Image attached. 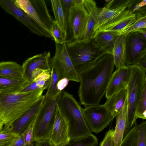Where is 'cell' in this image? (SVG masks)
Masks as SVG:
<instances>
[{"label":"cell","instance_id":"1","mask_svg":"<svg viewBox=\"0 0 146 146\" xmlns=\"http://www.w3.org/2000/svg\"><path fill=\"white\" fill-rule=\"evenodd\" d=\"M115 66L113 55L105 54L91 67L79 72L80 103L86 106L99 104L105 95Z\"/></svg>","mask_w":146,"mask_h":146},{"label":"cell","instance_id":"2","mask_svg":"<svg viewBox=\"0 0 146 146\" xmlns=\"http://www.w3.org/2000/svg\"><path fill=\"white\" fill-rule=\"evenodd\" d=\"M44 89L25 93H0V121L4 127L10 125L44 96Z\"/></svg>","mask_w":146,"mask_h":146},{"label":"cell","instance_id":"3","mask_svg":"<svg viewBox=\"0 0 146 146\" xmlns=\"http://www.w3.org/2000/svg\"><path fill=\"white\" fill-rule=\"evenodd\" d=\"M58 106L68 125L70 139L80 138L92 133L82 112V107L73 96L62 90Z\"/></svg>","mask_w":146,"mask_h":146},{"label":"cell","instance_id":"4","mask_svg":"<svg viewBox=\"0 0 146 146\" xmlns=\"http://www.w3.org/2000/svg\"><path fill=\"white\" fill-rule=\"evenodd\" d=\"M65 44L68 55L78 73L91 67L108 53L100 50L92 39L88 42L74 40Z\"/></svg>","mask_w":146,"mask_h":146},{"label":"cell","instance_id":"5","mask_svg":"<svg viewBox=\"0 0 146 146\" xmlns=\"http://www.w3.org/2000/svg\"><path fill=\"white\" fill-rule=\"evenodd\" d=\"M59 92L52 97L44 100L35 117L33 124V141L50 140L54 125L57 105L62 94Z\"/></svg>","mask_w":146,"mask_h":146},{"label":"cell","instance_id":"6","mask_svg":"<svg viewBox=\"0 0 146 146\" xmlns=\"http://www.w3.org/2000/svg\"><path fill=\"white\" fill-rule=\"evenodd\" d=\"M132 72L127 88V116L124 135L136 122L135 114L137 104L146 87V70L137 64L132 65Z\"/></svg>","mask_w":146,"mask_h":146},{"label":"cell","instance_id":"7","mask_svg":"<svg viewBox=\"0 0 146 146\" xmlns=\"http://www.w3.org/2000/svg\"><path fill=\"white\" fill-rule=\"evenodd\" d=\"M15 5L33 19L41 27L44 36L52 38L51 33L54 21L44 0H13Z\"/></svg>","mask_w":146,"mask_h":146},{"label":"cell","instance_id":"8","mask_svg":"<svg viewBox=\"0 0 146 146\" xmlns=\"http://www.w3.org/2000/svg\"><path fill=\"white\" fill-rule=\"evenodd\" d=\"M50 64L51 66H53L56 69L59 80L66 78L69 81L80 82L78 73L68 55L65 43L61 44L55 43V54L50 58Z\"/></svg>","mask_w":146,"mask_h":146},{"label":"cell","instance_id":"9","mask_svg":"<svg viewBox=\"0 0 146 146\" xmlns=\"http://www.w3.org/2000/svg\"><path fill=\"white\" fill-rule=\"evenodd\" d=\"M82 112L90 129L96 133L102 131L114 118L103 105L86 106L82 108Z\"/></svg>","mask_w":146,"mask_h":146},{"label":"cell","instance_id":"10","mask_svg":"<svg viewBox=\"0 0 146 146\" xmlns=\"http://www.w3.org/2000/svg\"><path fill=\"white\" fill-rule=\"evenodd\" d=\"M88 15L84 0H74L70 12L67 30V35L68 32H70L74 40L77 39L83 33Z\"/></svg>","mask_w":146,"mask_h":146},{"label":"cell","instance_id":"11","mask_svg":"<svg viewBox=\"0 0 146 146\" xmlns=\"http://www.w3.org/2000/svg\"><path fill=\"white\" fill-rule=\"evenodd\" d=\"M125 64H137L146 56V39L139 33L133 31L125 35Z\"/></svg>","mask_w":146,"mask_h":146},{"label":"cell","instance_id":"12","mask_svg":"<svg viewBox=\"0 0 146 146\" xmlns=\"http://www.w3.org/2000/svg\"><path fill=\"white\" fill-rule=\"evenodd\" d=\"M0 6L8 14L27 27L32 33L40 36L44 33L40 25L21 9L17 7L12 0H0Z\"/></svg>","mask_w":146,"mask_h":146},{"label":"cell","instance_id":"13","mask_svg":"<svg viewBox=\"0 0 146 146\" xmlns=\"http://www.w3.org/2000/svg\"><path fill=\"white\" fill-rule=\"evenodd\" d=\"M132 72V65H125L116 68L112 74L106 90L105 95L107 99L127 88Z\"/></svg>","mask_w":146,"mask_h":146},{"label":"cell","instance_id":"14","mask_svg":"<svg viewBox=\"0 0 146 146\" xmlns=\"http://www.w3.org/2000/svg\"><path fill=\"white\" fill-rule=\"evenodd\" d=\"M58 104L56 109L54 122L50 139L55 146L65 144L70 140L68 123Z\"/></svg>","mask_w":146,"mask_h":146},{"label":"cell","instance_id":"15","mask_svg":"<svg viewBox=\"0 0 146 146\" xmlns=\"http://www.w3.org/2000/svg\"><path fill=\"white\" fill-rule=\"evenodd\" d=\"M50 57V52L46 51L26 60L21 66L25 79L29 81H32V73L36 69L51 71Z\"/></svg>","mask_w":146,"mask_h":146},{"label":"cell","instance_id":"16","mask_svg":"<svg viewBox=\"0 0 146 146\" xmlns=\"http://www.w3.org/2000/svg\"><path fill=\"white\" fill-rule=\"evenodd\" d=\"M136 19L134 13L125 9L102 25L95 33L101 31H113L121 34L122 32L134 23Z\"/></svg>","mask_w":146,"mask_h":146},{"label":"cell","instance_id":"17","mask_svg":"<svg viewBox=\"0 0 146 146\" xmlns=\"http://www.w3.org/2000/svg\"><path fill=\"white\" fill-rule=\"evenodd\" d=\"M84 2L88 10V18L83 33L76 40L80 41L88 42L92 39L94 34V29L101 8L97 7L94 0H84Z\"/></svg>","mask_w":146,"mask_h":146},{"label":"cell","instance_id":"18","mask_svg":"<svg viewBox=\"0 0 146 146\" xmlns=\"http://www.w3.org/2000/svg\"><path fill=\"white\" fill-rule=\"evenodd\" d=\"M44 96L37 102L32 107L12 124L4 127L10 131L20 135L29 126L35 118L37 112L44 101Z\"/></svg>","mask_w":146,"mask_h":146},{"label":"cell","instance_id":"19","mask_svg":"<svg viewBox=\"0 0 146 146\" xmlns=\"http://www.w3.org/2000/svg\"><path fill=\"white\" fill-rule=\"evenodd\" d=\"M120 35L115 32L98 31L95 33L92 39L100 50L112 54L114 43Z\"/></svg>","mask_w":146,"mask_h":146},{"label":"cell","instance_id":"20","mask_svg":"<svg viewBox=\"0 0 146 146\" xmlns=\"http://www.w3.org/2000/svg\"><path fill=\"white\" fill-rule=\"evenodd\" d=\"M127 88L116 93L107 100L103 105L115 118L122 110L127 100Z\"/></svg>","mask_w":146,"mask_h":146},{"label":"cell","instance_id":"21","mask_svg":"<svg viewBox=\"0 0 146 146\" xmlns=\"http://www.w3.org/2000/svg\"><path fill=\"white\" fill-rule=\"evenodd\" d=\"M127 116V100L121 111L115 117L116 124L114 131L115 146H119L123 138Z\"/></svg>","mask_w":146,"mask_h":146},{"label":"cell","instance_id":"22","mask_svg":"<svg viewBox=\"0 0 146 146\" xmlns=\"http://www.w3.org/2000/svg\"><path fill=\"white\" fill-rule=\"evenodd\" d=\"M29 81L26 80H19L0 76V93H19Z\"/></svg>","mask_w":146,"mask_h":146},{"label":"cell","instance_id":"23","mask_svg":"<svg viewBox=\"0 0 146 146\" xmlns=\"http://www.w3.org/2000/svg\"><path fill=\"white\" fill-rule=\"evenodd\" d=\"M0 76L19 80H25L22 66L16 62L9 61L0 62Z\"/></svg>","mask_w":146,"mask_h":146},{"label":"cell","instance_id":"24","mask_svg":"<svg viewBox=\"0 0 146 146\" xmlns=\"http://www.w3.org/2000/svg\"><path fill=\"white\" fill-rule=\"evenodd\" d=\"M112 54L116 68L125 65V35L120 34L118 36L114 43Z\"/></svg>","mask_w":146,"mask_h":146},{"label":"cell","instance_id":"25","mask_svg":"<svg viewBox=\"0 0 146 146\" xmlns=\"http://www.w3.org/2000/svg\"><path fill=\"white\" fill-rule=\"evenodd\" d=\"M127 7H122L112 10L107 9L105 7L101 8L94 28V33L102 25L125 10Z\"/></svg>","mask_w":146,"mask_h":146},{"label":"cell","instance_id":"26","mask_svg":"<svg viewBox=\"0 0 146 146\" xmlns=\"http://www.w3.org/2000/svg\"><path fill=\"white\" fill-rule=\"evenodd\" d=\"M50 1L54 17V21L67 35V24L62 9L60 1L51 0Z\"/></svg>","mask_w":146,"mask_h":146},{"label":"cell","instance_id":"27","mask_svg":"<svg viewBox=\"0 0 146 146\" xmlns=\"http://www.w3.org/2000/svg\"><path fill=\"white\" fill-rule=\"evenodd\" d=\"M98 144L97 138L91 133L83 137L70 139L68 143L59 146H96Z\"/></svg>","mask_w":146,"mask_h":146},{"label":"cell","instance_id":"28","mask_svg":"<svg viewBox=\"0 0 146 146\" xmlns=\"http://www.w3.org/2000/svg\"><path fill=\"white\" fill-rule=\"evenodd\" d=\"M51 67V77L47 91L44 95V100L52 97L59 92L57 88V84L59 80V76L55 68L53 66Z\"/></svg>","mask_w":146,"mask_h":146},{"label":"cell","instance_id":"29","mask_svg":"<svg viewBox=\"0 0 146 146\" xmlns=\"http://www.w3.org/2000/svg\"><path fill=\"white\" fill-rule=\"evenodd\" d=\"M51 33L55 43L61 44L66 43L67 34L60 28L54 21L51 27Z\"/></svg>","mask_w":146,"mask_h":146},{"label":"cell","instance_id":"30","mask_svg":"<svg viewBox=\"0 0 146 146\" xmlns=\"http://www.w3.org/2000/svg\"><path fill=\"white\" fill-rule=\"evenodd\" d=\"M19 135L3 127L0 132V146H10Z\"/></svg>","mask_w":146,"mask_h":146},{"label":"cell","instance_id":"31","mask_svg":"<svg viewBox=\"0 0 146 146\" xmlns=\"http://www.w3.org/2000/svg\"><path fill=\"white\" fill-rule=\"evenodd\" d=\"M138 118L144 119H146V87L143 90L136 107L135 114V120L136 121Z\"/></svg>","mask_w":146,"mask_h":146},{"label":"cell","instance_id":"32","mask_svg":"<svg viewBox=\"0 0 146 146\" xmlns=\"http://www.w3.org/2000/svg\"><path fill=\"white\" fill-rule=\"evenodd\" d=\"M126 134L119 146H136L137 134L136 126L134 124Z\"/></svg>","mask_w":146,"mask_h":146},{"label":"cell","instance_id":"33","mask_svg":"<svg viewBox=\"0 0 146 146\" xmlns=\"http://www.w3.org/2000/svg\"><path fill=\"white\" fill-rule=\"evenodd\" d=\"M136 126L137 138L136 146H146V121L141 124L135 123Z\"/></svg>","mask_w":146,"mask_h":146},{"label":"cell","instance_id":"34","mask_svg":"<svg viewBox=\"0 0 146 146\" xmlns=\"http://www.w3.org/2000/svg\"><path fill=\"white\" fill-rule=\"evenodd\" d=\"M136 18L134 23L122 32L121 34L125 35L137 29L146 28V16Z\"/></svg>","mask_w":146,"mask_h":146},{"label":"cell","instance_id":"35","mask_svg":"<svg viewBox=\"0 0 146 146\" xmlns=\"http://www.w3.org/2000/svg\"><path fill=\"white\" fill-rule=\"evenodd\" d=\"M35 117L29 126L21 134L24 137L26 146H33V124Z\"/></svg>","mask_w":146,"mask_h":146},{"label":"cell","instance_id":"36","mask_svg":"<svg viewBox=\"0 0 146 146\" xmlns=\"http://www.w3.org/2000/svg\"><path fill=\"white\" fill-rule=\"evenodd\" d=\"M131 0H111L106 5V9L112 10L121 7H127Z\"/></svg>","mask_w":146,"mask_h":146},{"label":"cell","instance_id":"37","mask_svg":"<svg viewBox=\"0 0 146 146\" xmlns=\"http://www.w3.org/2000/svg\"><path fill=\"white\" fill-rule=\"evenodd\" d=\"M62 9L67 24L71 9L74 4V0H60Z\"/></svg>","mask_w":146,"mask_h":146},{"label":"cell","instance_id":"38","mask_svg":"<svg viewBox=\"0 0 146 146\" xmlns=\"http://www.w3.org/2000/svg\"><path fill=\"white\" fill-rule=\"evenodd\" d=\"M114 129L108 130L106 133L103 140L100 144V146H115L113 140Z\"/></svg>","mask_w":146,"mask_h":146},{"label":"cell","instance_id":"39","mask_svg":"<svg viewBox=\"0 0 146 146\" xmlns=\"http://www.w3.org/2000/svg\"><path fill=\"white\" fill-rule=\"evenodd\" d=\"M39 89H40L39 88L36 82L35 81L32 80L29 81L28 83L19 92H28Z\"/></svg>","mask_w":146,"mask_h":146},{"label":"cell","instance_id":"40","mask_svg":"<svg viewBox=\"0 0 146 146\" xmlns=\"http://www.w3.org/2000/svg\"><path fill=\"white\" fill-rule=\"evenodd\" d=\"M69 81L66 78H63L60 80L57 85V90L59 91L63 90L68 85Z\"/></svg>","mask_w":146,"mask_h":146},{"label":"cell","instance_id":"41","mask_svg":"<svg viewBox=\"0 0 146 146\" xmlns=\"http://www.w3.org/2000/svg\"><path fill=\"white\" fill-rule=\"evenodd\" d=\"M10 146H26L23 135L21 134L19 135Z\"/></svg>","mask_w":146,"mask_h":146},{"label":"cell","instance_id":"42","mask_svg":"<svg viewBox=\"0 0 146 146\" xmlns=\"http://www.w3.org/2000/svg\"><path fill=\"white\" fill-rule=\"evenodd\" d=\"M35 146H55L50 140H41L35 142Z\"/></svg>","mask_w":146,"mask_h":146},{"label":"cell","instance_id":"43","mask_svg":"<svg viewBox=\"0 0 146 146\" xmlns=\"http://www.w3.org/2000/svg\"><path fill=\"white\" fill-rule=\"evenodd\" d=\"M146 70V56L141 59L137 64Z\"/></svg>","mask_w":146,"mask_h":146},{"label":"cell","instance_id":"44","mask_svg":"<svg viewBox=\"0 0 146 146\" xmlns=\"http://www.w3.org/2000/svg\"><path fill=\"white\" fill-rule=\"evenodd\" d=\"M134 31L137 32L146 39V28L140 29Z\"/></svg>","mask_w":146,"mask_h":146},{"label":"cell","instance_id":"45","mask_svg":"<svg viewBox=\"0 0 146 146\" xmlns=\"http://www.w3.org/2000/svg\"><path fill=\"white\" fill-rule=\"evenodd\" d=\"M3 126L4 125L0 121V132L3 130Z\"/></svg>","mask_w":146,"mask_h":146},{"label":"cell","instance_id":"46","mask_svg":"<svg viewBox=\"0 0 146 146\" xmlns=\"http://www.w3.org/2000/svg\"><path fill=\"white\" fill-rule=\"evenodd\" d=\"M111 0H106L105 1L107 3H109L110 2Z\"/></svg>","mask_w":146,"mask_h":146}]
</instances>
